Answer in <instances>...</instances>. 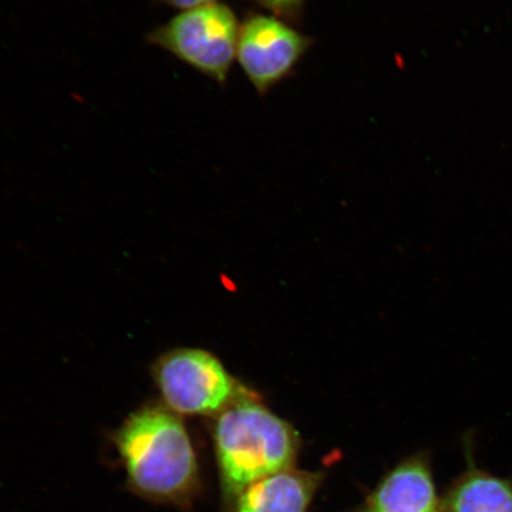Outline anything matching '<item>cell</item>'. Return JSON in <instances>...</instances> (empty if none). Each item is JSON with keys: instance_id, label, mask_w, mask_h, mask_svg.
I'll list each match as a JSON object with an SVG mask.
<instances>
[{"instance_id": "cell-1", "label": "cell", "mask_w": 512, "mask_h": 512, "mask_svg": "<svg viewBox=\"0 0 512 512\" xmlns=\"http://www.w3.org/2000/svg\"><path fill=\"white\" fill-rule=\"evenodd\" d=\"M214 441L222 501L229 512L249 486L292 469L300 450L296 430L249 399H238L223 409Z\"/></svg>"}, {"instance_id": "cell-2", "label": "cell", "mask_w": 512, "mask_h": 512, "mask_svg": "<svg viewBox=\"0 0 512 512\" xmlns=\"http://www.w3.org/2000/svg\"><path fill=\"white\" fill-rule=\"evenodd\" d=\"M117 445L128 479L140 494L188 503L200 486V471L187 428L163 408L143 409L121 428Z\"/></svg>"}, {"instance_id": "cell-3", "label": "cell", "mask_w": 512, "mask_h": 512, "mask_svg": "<svg viewBox=\"0 0 512 512\" xmlns=\"http://www.w3.org/2000/svg\"><path fill=\"white\" fill-rule=\"evenodd\" d=\"M239 31L235 12L220 2L179 12L147 32L145 41L224 87L238 53Z\"/></svg>"}, {"instance_id": "cell-4", "label": "cell", "mask_w": 512, "mask_h": 512, "mask_svg": "<svg viewBox=\"0 0 512 512\" xmlns=\"http://www.w3.org/2000/svg\"><path fill=\"white\" fill-rule=\"evenodd\" d=\"M313 43L312 37L283 19L251 12L240 23L236 60L255 91L264 96L293 75Z\"/></svg>"}, {"instance_id": "cell-5", "label": "cell", "mask_w": 512, "mask_h": 512, "mask_svg": "<svg viewBox=\"0 0 512 512\" xmlns=\"http://www.w3.org/2000/svg\"><path fill=\"white\" fill-rule=\"evenodd\" d=\"M156 379L172 411L213 414L238 400L232 377L217 358L202 350H178L159 362Z\"/></svg>"}, {"instance_id": "cell-6", "label": "cell", "mask_w": 512, "mask_h": 512, "mask_svg": "<svg viewBox=\"0 0 512 512\" xmlns=\"http://www.w3.org/2000/svg\"><path fill=\"white\" fill-rule=\"evenodd\" d=\"M351 512H445L430 454L421 452L403 459Z\"/></svg>"}, {"instance_id": "cell-7", "label": "cell", "mask_w": 512, "mask_h": 512, "mask_svg": "<svg viewBox=\"0 0 512 512\" xmlns=\"http://www.w3.org/2000/svg\"><path fill=\"white\" fill-rule=\"evenodd\" d=\"M324 473L288 469L259 480L243 492L233 512H307Z\"/></svg>"}, {"instance_id": "cell-8", "label": "cell", "mask_w": 512, "mask_h": 512, "mask_svg": "<svg viewBox=\"0 0 512 512\" xmlns=\"http://www.w3.org/2000/svg\"><path fill=\"white\" fill-rule=\"evenodd\" d=\"M464 446L466 470L448 486L445 512H512V480L479 469L470 437L465 438Z\"/></svg>"}, {"instance_id": "cell-9", "label": "cell", "mask_w": 512, "mask_h": 512, "mask_svg": "<svg viewBox=\"0 0 512 512\" xmlns=\"http://www.w3.org/2000/svg\"><path fill=\"white\" fill-rule=\"evenodd\" d=\"M253 2L271 12L272 16L283 19L294 27L302 24L306 3L309 0H253Z\"/></svg>"}, {"instance_id": "cell-10", "label": "cell", "mask_w": 512, "mask_h": 512, "mask_svg": "<svg viewBox=\"0 0 512 512\" xmlns=\"http://www.w3.org/2000/svg\"><path fill=\"white\" fill-rule=\"evenodd\" d=\"M158 5L179 11L191 10L207 4L220 3L221 0H153Z\"/></svg>"}]
</instances>
